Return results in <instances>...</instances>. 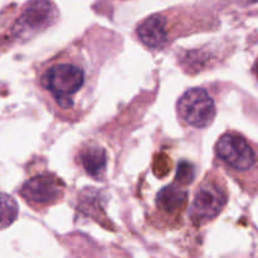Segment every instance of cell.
<instances>
[{
	"mask_svg": "<svg viewBox=\"0 0 258 258\" xmlns=\"http://www.w3.org/2000/svg\"><path fill=\"white\" fill-rule=\"evenodd\" d=\"M95 80V70L77 45L40 63L37 71V86L44 102L55 116L68 121L82 116Z\"/></svg>",
	"mask_w": 258,
	"mask_h": 258,
	"instance_id": "cell-1",
	"label": "cell"
},
{
	"mask_svg": "<svg viewBox=\"0 0 258 258\" xmlns=\"http://www.w3.org/2000/svg\"><path fill=\"white\" fill-rule=\"evenodd\" d=\"M216 163L249 196L258 191V146L238 131L221 135L214 146Z\"/></svg>",
	"mask_w": 258,
	"mask_h": 258,
	"instance_id": "cell-2",
	"label": "cell"
},
{
	"mask_svg": "<svg viewBox=\"0 0 258 258\" xmlns=\"http://www.w3.org/2000/svg\"><path fill=\"white\" fill-rule=\"evenodd\" d=\"M228 203L227 183L217 170H209L194 191L190 221L196 227H203L214 221Z\"/></svg>",
	"mask_w": 258,
	"mask_h": 258,
	"instance_id": "cell-3",
	"label": "cell"
},
{
	"mask_svg": "<svg viewBox=\"0 0 258 258\" xmlns=\"http://www.w3.org/2000/svg\"><path fill=\"white\" fill-rule=\"evenodd\" d=\"M58 19L55 5L49 0H32L24 5L20 14L12 24V38L25 42L54 24Z\"/></svg>",
	"mask_w": 258,
	"mask_h": 258,
	"instance_id": "cell-4",
	"label": "cell"
},
{
	"mask_svg": "<svg viewBox=\"0 0 258 258\" xmlns=\"http://www.w3.org/2000/svg\"><path fill=\"white\" fill-rule=\"evenodd\" d=\"M64 191L66 184L59 176L49 171H42L25 180L19 194L30 208L40 212L59 203Z\"/></svg>",
	"mask_w": 258,
	"mask_h": 258,
	"instance_id": "cell-5",
	"label": "cell"
},
{
	"mask_svg": "<svg viewBox=\"0 0 258 258\" xmlns=\"http://www.w3.org/2000/svg\"><path fill=\"white\" fill-rule=\"evenodd\" d=\"M176 112L184 126L202 130L212 125L216 117V102L206 88H190L176 103Z\"/></svg>",
	"mask_w": 258,
	"mask_h": 258,
	"instance_id": "cell-6",
	"label": "cell"
},
{
	"mask_svg": "<svg viewBox=\"0 0 258 258\" xmlns=\"http://www.w3.org/2000/svg\"><path fill=\"white\" fill-rule=\"evenodd\" d=\"M184 186L175 180L158 193L155 199V217L159 226L174 228L183 223V214L188 206V191Z\"/></svg>",
	"mask_w": 258,
	"mask_h": 258,
	"instance_id": "cell-7",
	"label": "cell"
},
{
	"mask_svg": "<svg viewBox=\"0 0 258 258\" xmlns=\"http://www.w3.org/2000/svg\"><path fill=\"white\" fill-rule=\"evenodd\" d=\"M77 160L88 176L96 180L105 178L108 165V156L103 146L95 143L85 144L78 151Z\"/></svg>",
	"mask_w": 258,
	"mask_h": 258,
	"instance_id": "cell-8",
	"label": "cell"
},
{
	"mask_svg": "<svg viewBox=\"0 0 258 258\" xmlns=\"http://www.w3.org/2000/svg\"><path fill=\"white\" fill-rule=\"evenodd\" d=\"M193 171H194L193 165L183 161V163H180V165H179L178 168V171H176L175 180L179 181L180 184H183V185H188V184H190L191 181H193V176H194Z\"/></svg>",
	"mask_w": 258,
	"mask_h": 258,
	"instance_id": "cell-9",
	"label": "cell"
},
{
	"mask_svg": "<svg viewBox=\"0 0 258 258\" xmlns=\"http://www.w3.org/2000/svg\"><path fill=\"white\" fill-rule=\"evenodd\" d=\"M253 71H254V73H256L257 77H258V59L256 60V63H254V68H253Z\"/></svg>",
	"mask_w": 258,
	"mask_h": 258,
	"instance_id": "cell-10",
	"label": "cell"
},
{
	"mask_svg": "<svg viewBox=\"0 0 258 258\" xmlns=\"http://www.w3.org/2000/svg\"><path fill=\"white\" fill-rule=\"evenodd\" d=\"M244 2H248V3H257L258 0H244Z\"/></svg>",
	"mask_w": 258,
	"mask_h": 258,
	"instance_id": "cell-11",
	"label": "cell"
}]
</instances>
